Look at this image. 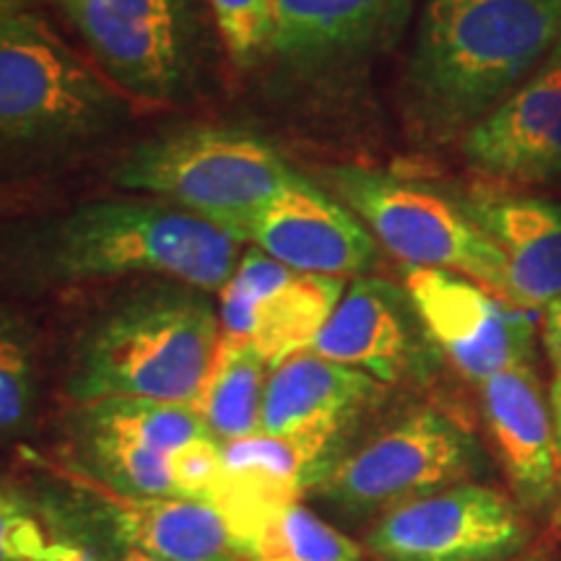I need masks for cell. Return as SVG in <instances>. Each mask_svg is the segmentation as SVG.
Wrapping results in <instances>:
<instances>
[{
	"instance_id": "5b68a950",
	"label": "cell",
	"mask_w": 561,
	"mask_h": 561,
	"mask_svg": "<svg viewBox=\"0 0 561 561\" xmlns=\"http://www.w3.org/2000/svg\"><path fill=\"white\" fill-rule=\"evenodd\" d=\"M297 172L276 149L231 128H187L138 144L112 172L123 191L146 193L227 231L268 206Z\"/></svg>"
},
{
	"instance_id": "d6986e66",
	"label": "cell",
	"mask_w": 561,
	"mask_h": 561,
	"mask_svg": "<svg viewBox=\"0 0 561 561\" xmlns=\"http://www.w3.org/2000/svg\"><path fill=\"white\" fill-rule=\"evenodd\" d=\"M104 520L128 551L164 561H237L227 517L214 504L182 496H128L91 481Z\"/></svg>"
},
{
	"instance_id": "f1b7e54d",
	"label": "cell",
	"mask_w": 561,
	"mask_h": 561,
	"mask_svg": "<svg viewBox=\"0 0 561 561\" xmlns=\"http://www.w3.org/2000/svg\"><path fill=\"white\" fill-rule=\"evenodd\" d=\"M37 561H100L94 553L70 541H53Z\"/></svg>"
},
{
	"instance_id": "52a82bcc",
	"label": "cell",
	"mask_w": 561,
	"mask_h": 561,
	"mask_svg": "<svg viewBox=\"0 0 561 561\" xmlns=\"http://www.w3.org/2000/svg\"><path fill=\"white\" fill-rule=\"evenodd\" d=\"M476 455L479 447L458 421L434 409L413 411L335 460L314 489L351 515L388 512L460 483Z\"/></svg>"
},
{
	"instance_id": "83f0119b",
	"label": "cell",
	"mask_w": 561,
	"mask_h": 561,
	"mask_svg": "<svg viewBox=\"0 0 561 561\" xmlns=\"http://www.w3.org/2000/svg\"><path fill=\"white\" fill-rule=\"evenodd\" d=\"M541 341H543L546 354H549L553 377H561V297H557L543 307Z\"/></svg>"
},
{
	"instance_id": "cb8c5ba5",
	"label": "cell",
	"mask_w": 561,
	"mask_h": 561,
	"mask_svg": "<svg viewBox=\"0 0 561 561\" xmlns=\"http://www.w3.org/2000/svg\"><path fill=\"white\" fill-rule=\"evenodd\" d=\"M39 403L37 328L24 312L0 305V442L24 437Z\"/></svg>"
},
{
	"instance_id": "9a60e30c",
	"label": "cell",
	"mask_w": 561,
	"mask_h": 561,
	"mask_svg": "<svg viewBox=\"0 0 561 561\" xmlns=\"http://www.w3.org/2000/svg\"><path fill=\"white\" fill-rule=\"evenodd\" d=\"M382 396V382L346 364L301 351L271 371L261 432L333 460L341 434Z\"/></svg>"
},
{
	"instance_id": "277c9868",
	"label": "cell",
	"mask_w": 561,
	"mask_h": 561,
	"mask_svg": "<svg viewBox=\"0 0 561 561\" xmlns=\"http://www.w3.org/2000/svg\"><path fill=\"white\" fill-rule=\"evenodd\" d=\"M219 341V312L201 289L178 280L146 286L83 333L68 390L79 403L146 398L193 405Z\"/></svg>"
},
{
	"instance_id": "7402d4cb",
	"label": "cell",
	"mask_w": 561,
	"mask_h": 561,
	"mask_svg": "<svg viewBox=\"0 0 561 561\" xmlns=\"http://www.w3.org/2000/svg\"><path fill=\"white\" fill-rule=\"evenodd\" d=\"M271 367L257 351L242 343L219 341L206 382L193 409L221 445L261 432V411Z\"/></svg>"
},
{
	"instance_id": "f546056e",
	"label": "cell",
	"mask_w": 561,
	"mask_h": 561,
	"mask_svg": "<svg viewBox=\"0 0 561 561\" xmlns=\"http://www.w3.org/2000/svg\"><path fill=\"white\" fill-rule=\"evenodd\" d=\"M551 416H553V434H557V455H559V502L557 515L561 520V377H553L551 385Z\"/></svg>"
},
{
	"instance_id": "e0dca14e",
	"label": "cell",
	"mask_w": 561,
	"mask_h": 561,
	"mask_svg": "<svg viewBox=\"0 0 561 561\" xmlns=\"http://www.w3.org/2000/svg\"><path fill=\"white\" fill-rule=\"evenodd\" d=\"M486 419L504 473L523 507L546 512L559 502V455L551 403L530 367L500 371L481 385Z\"/></svg>"
},
{
	"instance_id": "ffe728a7",
	"label": "cell",
	"mask_w": 561,
	"mask_h": 561,
	"mask_svg": "<svg viewBox=\"0 0 561 561\" xmlns=\"http://www.w3.org/2000/svg\"><path fill=\"white\" fill-rule=\"evenodd\" d=\"M331 466L301 445L257 432L224 445V476L210 504L234 530L263 512L297 502L305 489L318 486Z\"/></svg>"
},
{
	"instance_id": "7c38bea8",
	"label": "cell",
	"mask_w": 561,
	"mask_h": 561,
	"mask_svg": "<svg viewBox=\"0 0 561 561\" xmlns=\"http://www.w3.org/2000/svg\"><path fill=\"white\" fill-rule=\"evenodd\" d=\"M273 261L320 276H362L377 261L371 231L351 210L297 174L289 185L237 231Z\"/></svg>"
},
{
	"instance_id": "d4e9b609",
	"label": "cell",
	"mask_w": 561,
	"mask_h": 561,
	"mask_svg": "<svg viewBox=\"0 0 561 561\" xmlns=\"http://www.w3.org/2000/svg\"><path fill=\"white\" fill-rule=\"evenodd\" d=\"M216 26L231 60L248 68L271 53L273 3L271 0H210Z\"/></svg>"
},
{
	"instance_id": "4dcf8cb0",
	"label": "cell",
	"mask_w": 561,
	"mask_h": 561,
	"mask_svg": "<svg viewBox=\"0 0 561 561\" xmlns=\"http://www.w3.org/2000/svg\"><path fill=\"white\" fill-rule=\"evenodd\" d=\"M30 5L32 0H0V24L13 16H19V13L30 11Z\"/></svg>"
},
{
	"instance_id": "6da1fadb",
	"label": "cell",
	"mask_w": 561,
	"mask_h": 561,
	"mask_svg": "<svg viewBox=\"0 0 561 561\" xmlns=\"http://www.w3.org/2000/svg\"><path fill=\"white\" fill-rule=\"evenodd\" d=\"M237 263L227 231L157 201H96L0 231V284L11 289L153 276L221 291Z\"/></svg>"
},
{
	"instance_id": "4fadbf2b",
	"label": "cell",
	"mask_w": 561,
	"mask_h": 561,
	"mask_svg": "<svg viewBox=\"0 0 561 561\" xmlns=\"http://www.w3.org/2000/svg\"><path fill=\"white\" fill-rule=\"evenodd\" d=\"M437 348L405 286L356 276L312 343V354L392 385L421 375Z\"/></svg>"
},
{
	"instance_id": "3957f363",
	"label": "cell",
	"mask_w": 561,
	"mask_h": 561,
	"mask_svg": "<svg viewBox=\"0 0 561 561\" xmlns=\"http://www.w3.org/2000/svg\"><path fill=\"white\" fill-rule=\"evenodd\" d=\"M130 117L107 76L34 11L0 24V185L100 146Z\"/></svg>"
},
{
	"instance_id": "9c48e42d",
	"label": "cell",
	"mask_w": 561,
	"mask_h": 561,
	"mask_svg": "<svg viewBox=\"0 0 561 561\" xmlns=\"http://www.w3.org/2000/svg\"><path fill=\"white\" fill-rule=\"evenodd\" d=\"M528 541V523L507 494L455 483L382 512L367 546L382 561H504Z\"/></svg>"
},
{
	"instance_id": "603a6c76",
	"label": "cell",
	"mask_w": 561,
	"mask_h": 561,
	"mask_svg": "<svg viewBox=\"0 0 561 561\" xmlns=\"http://www.w3.org/2000/svg\"><path fill=\"white\" fill-rule=\"evenodd\" d=\"M237 561H367L359 543L289 502L231 530Z\"/></svg>"
},
{
	"instance_id": "8992f818",
	"label": "cell",
	"mask_w": 561,
	"mask_h": 561,
	"mask_svg": "<svg viewBox=\"0 0 561 561\" xmlns=\"http://www.w3.org/2000/svg\"><path fill=\"white\" fill-rule=\"evenodd\" d=\"M335 198L380 240L398 261L413 268L458 273L512 301L504 255L458 201L396 174L367 167L325 172ZM515 305V301H512Z\"/></svg>"
},
{
	"instance_id": "484cf974",
	"label": "cell",
	"mask_w": 561,
	"mask_h": 561,
	"mask_svg": "<svg viewBox=\"0 0 561 561\" xmlns=\"http://www.w3.org/2000/svg\"><path fill=\"white\" fill-rule=\"evenodd\" d=\"M224 476V445L216 437H201L170 455V479L174 496L182 500H214Z\"/></svg>"
},
{
	"instance_id": "ba28073f",
	"label": "cell",
	"mask_w": 561,
	"mask_h": 561,
	"mask_svg": "<svg viewBox=\"0 0 561 561\" xmlns=\"http://www.w3.org/2000/svg\"><path fill=\"white\" fill-rule=\"evenodd\" d=\"M102 73L123 94L170 100L195 68L193 0H60Z\"/></svg>"
},
{
	"instance_id": "8fae6325",
	"label": "cell",
	"mask_w": 561,
	"mask_h": 561,
	"mask_svg": "<svg viewBox=\"0 0 561 561\" xmlns=\"http://www.w3.org/2000/svg\"><path fill=\"white\" fill-rule=\"evenodd\" d=\"M343 291V278L294 271L250 250L219 291L221 339L250 346L276 369L312 348Z\"/></svg>"
},
{
	"instance_id": "1f68e13d",
	"label": "cell",
	"mask_w": 561,
	"mask_h": 561,
	"mask_svg": "<svg viewBox=\"0 0 561 561\" xmlns=\"http://www.w3.org/2000/svg\"><path fill=\"white\" fill-rule=\"evenodd\" d=\"M121 561H164V559H153V557H146V553H140V551H128V549H125Z\"/></svg>"
},
{
	"instance_id": "7a4b0ae2",
	"label": "cell",
	"mask_w": 561,
	"mask_h": 561,
	"mask_svg": "<svg viewBox=\"0 0 561 561\" xmlns=\"http://www.w3.org/2000/svg\"><path fill=\"white\" fill-rule=\"evenodd\" d=\"M561 42V0H426L405 104L419 133L462 138Z\"/></svg>"
},
{
	"instance_id": "44dd1931",
	"label": "cell",
	"mask_w": 561,
	"mask_h": 561,
	"mask_svg": "<svg viewBox=\"0 0 561 561\" xmlns=\"http://www.w3.org/2000/svg\"><path fill=\"white\" fill-rule=\"evenodd\" d=\"M81 447L91 476L128 496H174L170 455L115 424L96 403H81Z\"/></svg>"
},
{
	"instance_id": "30bf717a",
	"label": "cell",
	"mask_w": 561,
	"mask_h": 561,
	"mask_svg": "<svg viewBox=\"0 0 561 561\" xmlns=\"http://www.w3.org/2000/svg\"><path fill=\"white\" fill-rule=\"evenodd\" d=\"M403 286L434 346L460 375L481 385L500 371L530 367L536 310L512 305L476 280L405 265Z\"/></svg>"
},
{
	"instance_id": "2e32d148",
	"label": "cell",
	"mask_w": 561,
	"mask_h": 561,
	"mask_svg": "<svg viewBox=\"0 0 561 561\" xmlns=\"http://www.w3.org/2000/svg\"><path fill=\"white\" fill-rule=\"evenodd\" d=\"M271 53L286 66L328 70L388 50L413 0H271Z\"/></svg>"
},
{
	"instance_id": "4316f807",
	"label": "cell",
	"mask_w": 561,
	"mask_h": 561,
	"mask_svg": "<svg viewBox=\"0 0 561 561\" xmlns=\"http://www.w3.org/2000/svg\"><path fill=\"white\" fill-rule=\"evenodd\" d=\"M47 546L45 530L26 502L0 486V561H37Z\"/></svg>"
},
{
	"instance_id": "5bb4252c",
	"label": "cell",
	"mask_w": 561,
	"mask_h": 561,
	"mask_svg": "<svg viewBox=\"0 0 561 561\" xmlns=\"http://www.w3.org/2000/svg\"><path fill=\"white\" fill-rule=\"evenodd\" d=\"M473 170L512 185L561 182V42L523 87L460 140Z\"/></svg>"
},
{
	"instance_id": "ac0fdd59",
	"label": "cell",
	"mask_w": 561,
	"mask_h": 561,
	"mask_svg": "<svg viewBox=\"0 0 561 561\" xmlns=\"http://www.w3.org/2000/svg\"><path fill=\"white\" fill-rule=\"evenodd\" d=\"M455 201L500 248L517 307L543 310L561 297V203L483 187Z\"/></svg>"
}]
</instances>
